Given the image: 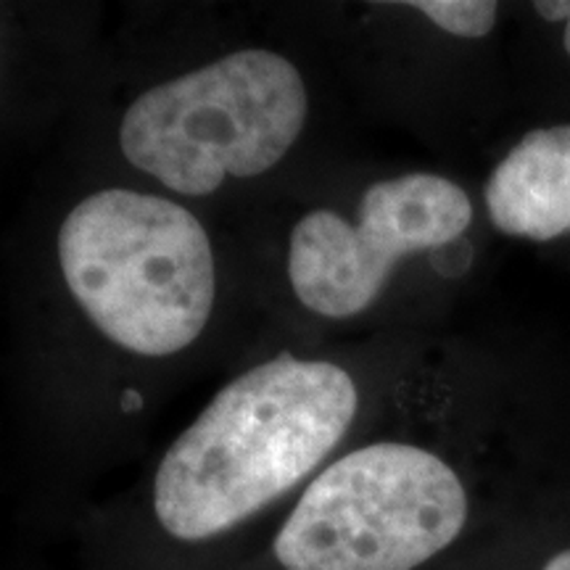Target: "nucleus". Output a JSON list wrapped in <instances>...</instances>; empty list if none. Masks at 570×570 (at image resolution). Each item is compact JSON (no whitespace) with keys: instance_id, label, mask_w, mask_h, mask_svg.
Returning <instances> with one entry per match:
<instances>
[{"instance_id":"nucleus-1","label":"nucleus","mask_w":570,"mask_h":570,"mask_svg":"<svg viewBox=\"0 0 570 570\" xmlns=\"http://www.w3.org/2000/svg\"><path fill=\"white\" fill-rule=\"evenodd\" d=\"M360 407L352 375L283 352L238 375L164 454L154 510L164 531L204 541L267 508L336 449Z\"/></svg>"},{"instance_id":"nucleus-2","label":"nucleus","mask_w":570,"mask_h":570,"mask_svg":"<svg viewBox=\"0 0 570 570\" xmlns=\"http://www.w3.org/2000/svg\"><path fill=\"white\" fill-rule=\"evenodd\" d=\"M59 262L92 325L135 354L183 352L212 317L209 235L169 198L125 188L88 196L63 219Z\"/></svg>"},{"instance_id":"nucleus-3","label":"nucleus","mask_w":570,"mask_h":570,"mask_svg":"<svg viewBox=\"0 0 570 570\" xmlns=\"http://www.w3.org/2000/svg\"><path fill=\"white\" fill-rule=\"evenodd\" d=\"M298 69L273 51H238L142 92L119 127L125 159L183 196L256 177L291 151L306 122Z\"/></svg>"},{"instance_id":"nucleus-4","label":"nucleus","mask_w":570,"mask_h":570,"mask_svg":"<svg viewBox=\"0 0 570 570\" xmlns=\"http://www.w3.org/2000/svg\"><path fill=\"white\" fill-rule=\"evenodd\" d=\"M468 520L460 475L428 449L381 441L323 470L283 523L285 570H415Z\"/></svg>"},{"instance_id":"nucleus-5","label":"nucleus","mask_w":570,"mask_h":570,"mask_svg":"<svg viewBox=\"0 0 570 570\" xmlns=\"http://www.w3.org/2000/svg\"><path fill=\"white\" fill-rule=\"evenodd\" d=\"M473 223V204L441 175H402L370 185L360 217L331 209L302 217L291 233L288 277L306 309L344 320L365 312L410 254L458 240Z\"/></svg>"},{"instance_id":"nucleus-6","label":"nucleus","mask_w":570,"mask_h":570,"mask_svg":"<svg viewBox=\"0 0 570 570\" xmlns=\"http://www.w3.org/2000/svg\"><path fill=\"white\" fill-rule=\"evenodd\" d=\"M487 209L512 238L570 235V125L539 127L510 148L487 183Z\"/></svg>"},{"instance_id":"nucleus-7","label":"nucleus","mask_w":570,"mask_h":570,"mask_svg":"<svg viewBox=\"0 0 570 570\" xmlns=\"http://www.w3.org/2000/svg\"><path fill=\"white\" fill-rule=\"evenodd\" d=\"M454 38L479 40L494 30L499 6L491 0H417L407 3Z\"/></svg>"},{"instance_id":"nucleus-8","label":"nucleus","mask_w":570,"mask_h":570,"mask_svg":"<svg viewBox=\"0 0 570 570\" xmlns=\"http://www.w3.org/2000/svg\"><path fill=\"white\" fill-rule=\"evenodd\" d=\"M533 11L547 21H566L562 46L570 56V0H539V3H533Z\"/></svg>"},{"instance_id":"nucleus-9","label":"nucleus","mask_w":570,"mask_h":570,"mask_svg":"<svg viewBox=\"0 0 570 570\" xmlns=\"http://www.w3.org/2000/svg\"><path fill=\"white\" fill-rule=\"evenodd\" d=\"M541 570H570V550H562L554 554L552 560H547V566Z\"/></svg>"},{"instance_id":"nucleus-10","label":"nucleus","mask_w":570,"mask_h":570,"mask_svg":"<svg viewBox=\"0 0 570 570\" xmlns=\"http://www.w3.org/2000/svg\"><path fill=\"white\" fill-rule=\"evenodd\" d=\"M140 404H142V399L135 394V391L130 389V391H125V399H122V407H125V412H135V410H140Z\"/></svg>"}]
</instances>
